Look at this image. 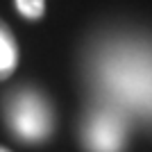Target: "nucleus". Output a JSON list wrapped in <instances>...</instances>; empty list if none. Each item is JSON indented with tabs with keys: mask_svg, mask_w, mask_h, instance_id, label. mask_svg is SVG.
<instances>
[{
	"mask_svg": "<svg viewBox=\"0 0 152 152\" xmlns=\"http://www.w3.org/2000/svg\"><path fill=\"white\" fill-rule=\"evenodd\" d=\"M7 123L18 139L27 143L45 141L52 134V109L50 102L37 91H18L7 102Z\"/></svg>",
	"mask_w": 152,
	"mask_h": 152,
	"instance_id": "obj_2",
	"label": "nucleus"
},
{
	"mask_svg": "<svg viewBox=\"0 0 152 152\" xmlns=\"http://www.w3.org/2000/svg\"><path fill=\"white\" fill-rule=\"evenodd\" d=\"M84 143L89 152H123L125 121L114 109H100L84 125Z\"/></svg>",
	"mask_w": 152,
	"mask_h": 152,
	"instance_id": "obj_3",
	"label": "nucleus"
},
{
	"mask_svg": "<svg viewBox=\"0 0 152 152\" xmlns=\"http://www.w3.org/2000/svg\"><path fill=\"white\" fill-rule=\"evenodd\" d=\"M104 64V82L118 98L132 107L152 111V57L141 52H123Z\"/></svg>",
	"mask_w": 152,
	"mask_h": 152,
	"instance_id": "obj_1",
	"label": "nucleus"
},
{
	"mask_svg": "<svg viewBox=\"0 0 152 152\" xmlns=\"http://www.w3.org/2000/svg\"><path fill=\"white\" fill-rule=\"evenodd\" d=\"M18 66V48L16 39L7 23L0 18V80H7Z\"/></svg>",
	"mask_w": 152,
	"mask_h": 152,
	"instance_id": "obj_4",
	"label": "nucleus"
},
{
	"mask_svg": "<svg viewBox=\"0 0 152 152\" xmlns=\"http://www.w3.org/2000/svg\"><path fill=\"white\" fill-rule=\"evenodd\" d=\"M16 9H18L25 18H41L45 9V0H16Z\"/></svg>",
	"mask_w": 152,
	"mask_h": 152,
	"instance_id": "obj_5",
	"label": "nucleus"
},
{
	"mask_svg": "<svg viewBox=\"0 0 152 152\" xmlns=\"http://www.w3.org/2000/svg\"><path fill=\"white\" fill-rule=\"evenodd\" d=\"M0 152H9V150H5V148H0Z\"/></svg>",
	"mask_w": 152,
	"mask_h": 152,
	"instance_id": "obj_6",
	"label": "nucleus"
}]
</instances>
